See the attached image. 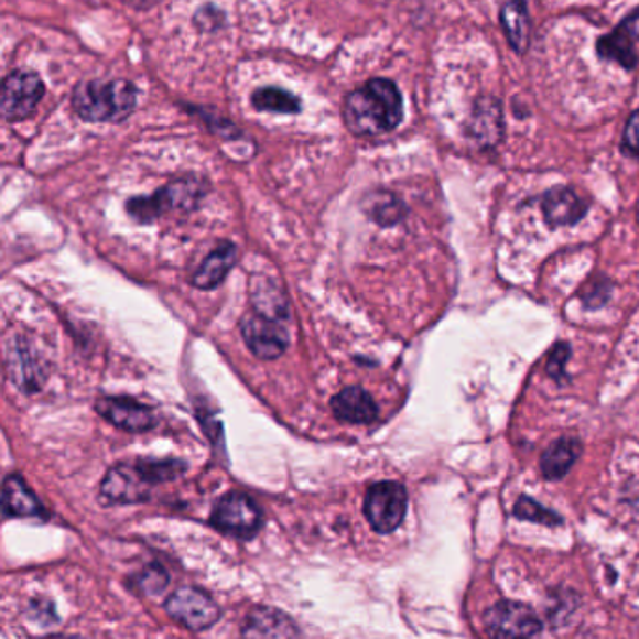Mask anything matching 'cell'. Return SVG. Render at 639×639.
Returning a JSON list of instances; mask_svg holds the SVG:
<instances>
[{"label": "cell", "instance_id": "obj_1", "mask_svg": "<svg viewBox=\"0 0 639 639\" xmlns=\"http://www.w3.org/2000/svg\"><path fill=\"white\" fill-rule=\"evenodd\" d=\"M403 119L400 88L390 79H371L345 96L344 122L358 138L390 133Z\"/></svg>", "mask_w": 639, "mask_h": 639}, {"label": "cell", "instance_id": "obj_2", "mask_svg": "<svg viewBox=\"0 0 639 639\" xmlns=\"http://www.w3.org/2000/svg\"><path fill=\"white\" fill-rule=\"evenodd\" d=\"M184 470L186 465L178 459H136L117 464L101 480V499L115 505L147 501L154 486L181 477Z\"/></svg>", "mask_w": 639, "mask_h": 639}, {"label": "cell", "instance_id": "obj_3", "mask_svg": "<svg viewBox=\"0 0 639 639\" xmlns=\"http://www.w3.org/2000/svg\"><path fill=\"white\" fill-rule=\"evenodd\" d=\"M72 106L87 122H122L138 107V88L126 79H90L77 85Z\"/></svg>", "mask_w": 639, "mask_h": 639}, {"label": "cell", "instance_id": "obj_4", "mask_svg": "<svg viewBox=\"0 0 639 639\" xmlns=\"http://www.w3.org/2000/svg\"><path fill=\"white\" fill-rule=\"evenodd\" d=\"M208 186L197 176H184L170 182L152 195L132 197L126 203V210L139 224H151L163 214L189 213L207 195Z\"/></svg>", "mask_w": 639, "mask_h": 639}, {"label": "cell", "instance_id": "obj_5", "mask_svg": "<svg viewBox=\"0 0 639 639\" xmlns=\"http://www.w3.org/2000/svg\"><path fill=\"white\" fill-rule=\"evenodd\" d=\"M408 512V489L400 483L385 480L368 489L364 499V515L371 529L379 534L394 533Z\"/></svg>", "mask_w": 639, "mask_h": 639}, {"label": "cell", "instance_id": "obj_6", "mask_svg": "<svg viewBox=\"0 0 639 639\" xmlns=\"http://www.w3.org/2000/svg\"><path fill=\"white\" fill-rule=\"evenodd\" d=\"M45 96V85L36 72L15 69L2 82L0 115L7 122L29 119Z\"/></svg>", "mask_w": 639, "mask_h": 639}, {"label": "cell", "instance_id": "obj_7", "mask_svg": "<svg viewBox=\"0 0 639 639\" xmlns=\"http://www.w3.org/2000/svg\"><path fill=\"white\" fill-rule=\"evenodd\" d=\"M210 523L221 533L251 539L263 526V512L250 496L231 491L216 502Z\"/></svg>", "mask_w": 639, "mask_h": 639}, {"label": "cell", "instance_id": "obj_8", "mask_svg": "<svg viewBox=\"0 0 639 639\" xmlns=\"http://www.w3.org/2000/svg\"><path fill=\"white\" fill-rule=\"evenodd\" d=\"M484 625L494 638H533L544 630L534 609L515 600L494 604L484 615Z\"/></svg>", "mask_w": 639, "mask_h": 639}, {"label": "cell", "instance_id": "obj_9", "mask_svg": "<svg viewBox=\"0 0 639 639\" xmlns=\"http://www.w3.org/2000/svg\"><path fill=\"white\" fill-rule=\"evenodd\" d=\"M165 611L189 630H207L220 619V608L213 596L195 587H181L165 600Z\"/></svg>", "mask_w": 639, "mask_h": 639}, {"label": "cell", "instance_id": "obj_10", "mask_svg": "<svg viewBox=\"0 0 639 639\" xmlns=\"http://www.w3.org/2000/svg\"><path fill=\"white\" fill-rule=\"evenodd\" d=\"M282 321L261 314L258 310L245 315V320L240 323V333H242L248 349L256 357L272 360V358L282 357L285 353L289 334L285 326L282 325Z\"/></svg>", "mask_w": 639, "mask_h": 639}, {"label": "cell", "instance_id": "obj_11", "mask_svg": "<svg viewBox=\"0 0 639 639\" xmlns=\"http://www.w3.org/2000/svg\"><path fill=\"white\" fill-rule=\"evenodd\" d=\"M639 8L630 13L609 36L598 40V55L604 61L632 69L638 64Z\"/></svg>", "mask_w": 639, "mask_h": 639}, {"label": "cell", "instance_id": "obj_12", "mask_svg": "<svg viewBox=\"0 0 639 639\" xmlns=\"http://www.w3.org/2000/svg\"><path fill=\"white\" fill-rule=\"evenodd\" d=\"M96 411L124 432H147L156 424L154 411L132 398H100Z\"/></svg>", "mask_w": 639, "mask_h": 639}, {"label": "cell", "instance_id": "obj_13", "mask_svg": "<svg viewBox=\"0 0 639 639\" xmlns=\"http://www.w3.org/2000/svg\"><path fill=\"white\" fill-rule=\"evenodd\" d=\"M587 201L571 188H552L542 197V213L552 227L574 226L587 214Z\"/></svg>", "mask_w": 639, "mask_h": 639}, {"label": "cell", "instance_id": "obj_14", "mask_svg": "<svg viewBox=\"0 0 639 639\" xmlns=\"http://www.w3.org/2000/svg\"><path fill=\"white\" fill-rule=\"evenodd\" d=\"M336 419L347 424H371L379 414L376 400L362 387H347L339 390L331 401Z\"/></svg>", "mask_w": 639, "mask_h": 639}, {"label": "cell", "instance_id": "obj_15", "mask_svg": "<svg viewBox=\"0 0 639 639\" xmlns=\"http://www.w3.org/2000/svg\"><path fill=\"white\" fill-rule=\"evenodd\" d=\"M242 633L253 638H293L299 636V628L288 615L278 609L258 608L246 617Z\"/></svg>", "mask_w": 639, "mask_h": 639}, {"label": "cell", "instance_id": "obj_16", "mask_svg": "<svg viewBox=\"0 0 639 639\" xmlns=\"http://www.w3.org/2000/svg\"><path fill=\"white\" fill-rule=\"evenodd\" d=\"M502 136L501 106L494 98L478 101L469 122V138L478 147H494Z\"/></svg>", "mask_w": 639, "mask_h": 639}, {"label": "cell", "instance_id": "obj_17", "mask_svg": "<svg viewBox=\"0 0 639 639\" xmlns=\"http://www.w3.org/2000/svg\"><path fill=\"white\" fill-rule=\"evenodd\" d=\"M237 259H239L237 246L224 242L210 256H207V259L199 264V269L195 270L192 283L197 289L218 288L226 280L227 274L231 272Z\"/></svg>", "mask_w": 639, "mask_h": 639}, {"label": "cell", "instance_id": "obj_18", "mask_svg": "<svg viewBox=\"0 0 639 639\" xmlns=\"http://www.w3.org/2000/svg\"><path fill=\"white\" fill-rule=\"evenodd\" d=\"M2 508H4V515L12 518H42L44 516V507L40 505L34 491L15 473L4 480Z\"/></svg>", "mask_w": 639, "mask_h": 639}, {"label": "cell", "instance_id": "obj_19", "mask_svg": "<svg viewBox=\"0 0 639 639\" xmlns=\"http://www.w3.org/2000/svg\"><path fill=\"white\" fill-rule=\"evenodd\" d=\"M501 25L516 53H526L531 42V20L526 0H501Z\"/></svg>", "mask_w": 639, "mask_h": 639}, {"label": "cell", "instance_id": "obj_20", "mask_svg": "<svg viewBox=\"0 0 639 639\" xmlns=\"http://www.w3.org/2000/svg\"><path fill=\"white\" fill-rule=\"evenodd\" d=\"M577 456H580V441L574 437H561L553 441L540 458L542 475L548 480H561L574 467Z\"/></svg>", "mask_w": 639, "mask_h": 639}, {"label": "cell", "instance_id": "obj_21", "mask_svg": "<svg viewBox=\"0 0 639 639\" xmlns=\"http://www.w3.org/2000/svg\"><path fill=\"white\" fill-rule=\"evenodd\" d=\"M364 213L368 214L379 226L390 227L405 218L408 207L398 195L390 192H373L364 201Z\"/></svg>", "mask_w": 639, "mask_h": 639}, {"label": "cell", "instance_id": "obj_22", "mask_svg": "<svg viewBox=\"0 0 639 639\" xmlns=\"http://www.w3.org/2000/svg\"><path fill=\"white\" fill-rule=\"evenodd\" d=\"M251 106L256 107L258 111H263V113L269 111V113L296 115L301 113L302 109L299 96L278 87L258 88L251 95Z\"/></svg>", "mask_w": 639, "mask_h": 639}, {"label": "cell", "instance_id": "obj_23", "mask_svg": "<svg viewBox=\"0 0 639 639\" xmlns=\"http://www.w3.org/2000/svg\"><path fill=\"white\" fill-rule=\"evenodd\" d=\"M515 516H518L520 520L534 521V523H542V526H563V518L557 512L542 507L539 501L527 496H521L516 501Z\"/></svg>", "mask_w": 639, "mask_h": 639}, {"label": "cell", "instance_id": "obj_24", "mask_svg": "<svg viewBox=\"0 0 639 639\" xmlns=\"http://www.w3.org/2000/svg\"><path fill=\"white\" fill-rule=\"evenodd\" d=\"M136 585L139 589L147 593V595H162L163 591L167 589L170 585V577H167V572L160 568V566H147L138 577H136Z\"/></svg>", "mask_w": 639, "mask_h": 639}, {"label": "cell", "instance_id": "obj_25", "mask_svg": "<svg viewBox=\"0 0 639 639\" xmlns=\"http://www.w3.org/2000/svg\"><path fill=\"white\" fill-rule=\"evenodd\" d=\"M568 358H571V345H555V347L552 349V353H550L548 364H545V371H548V376L552 377V379H555V381H563L564 366H566V362H568Z\"/></svg>", "mask_w": 639, "mask_h": 639}, {"label": "cell", "instance_id": "obj_26", "mask_svg": "<svg viewBox=\"0 0 639 639\" xmlns=\"http://www.w3.org/2000/svg\"><path fill=\"white\" fill-rule=\"evenodd\" d=\"M622 149L628 154L639 158V111H636L628 120L627 130L622 136Z\"/></svg>", "mask_w": 639, "mask_h": 639}, {"label": "cell", "instance_id": "obj_27", "mask_svg": "<svg viewBox=\"0 0 639 639\" xmlns=\"http://www.w3.org/2000/svg\"><path fill=\"white\" fill-rule=\"evenodd\" d=\"M124 2L136 10H149V8L156 7L160 0H124Z\"/></svg>", "mask_w": 639, "mask_h": 639}]
</instances>
